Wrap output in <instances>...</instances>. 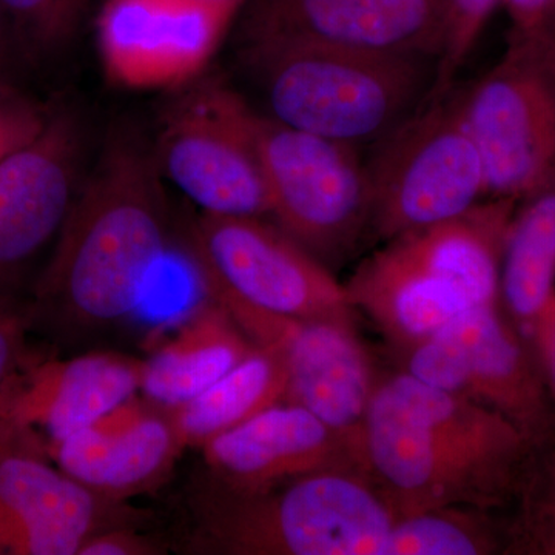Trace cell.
<instances>
[{
    "instance_id": "4316f807",
    "label": "cell",
    "mask_w": 555,
    "mask_h": 555,
    "mask_svg": "<svg viewBox=\"0 0 555 555\" xmlns=\"http://www.w3.org/2000/svg\"><path fill=\"white\" fill-rule=\"evenodd\" d=\"M50 112L0 73V164L38 137Z\"/></svg>"
},
{
    "instance_id": "8992f818",
    "label": "cell",
    "mask_w": 555,
    "mask_h": 555,
    "mask_svg": "<svg viewBox=\"0 0 555 555\" xmlns=\"http://www.w3.org/2000/svg\"><path fill=\"white\" fill-rule=\"evenodd\" d=\"M371 232L390 241L466 214L488 195L483 158L467 129L463 90L425 100L374 144L366 163Z\"/></svg>"
},
{
    "instance_id": "603a6c76",
    "label": "cell",
    "mask_w": 555,
    "mask_h": 555,
    "mask_svg": "<svg viewBox=\"0 0 555 555\" xmlns=\"http://www.w3.org/2000/svg\"><path fill=\"white\" fill-rule=\"evenodd\" d=\"M505 550V524L492 511L452 505L397 516L383 555H491Z\"/></svg>"
},
{
    "instance_id": "e0dca14e",
    "label": "cell",
    "mask_w": 555,
    "mask_h": 555,
    "mask_svg": "<svg viewBox=\"0 0 555 555\" xmlns=\"http://www.w3.org/2000/svg\"><path fill=\"white\" fill-rule=\"evenodd\" d=\"M139 518L46 456L0 448V555H78L91 535Z\"/></svg>"
},
{
    "instance_id": "ba28073f",
    "label": "cell",
    "mask_w": 555,
    "mask_h": 555,
    "mask_svg": "<svg viewBox=\"0 0 555 555\" xmlns=\"http://www.w3.org/2000/svg\"><path fill=\"white\" fill-rule=\"evenodd\" d=\"M170 93L152 141L164 179L203 214L269 219L251 138L255 109L207 73Z\"/></svg>"
},
{
    "instance_id": "8fae6325",
    "label": "cell",
    "mask_w": 555,
    "mask_h": 555,
    "mask_svg": "<svg viewBox=\"0 0 555 555\" xmlns=\"http://www.w3.org/2000/svg\"><path fill=\"white\" fill-rule=\"evenodd\" d=\"M393 353L400 371L505 416L542 451L554 447L555 415L545 378L500 301L467 310Z\"/></svg>"
},
{
    "instance_id": "4dcf8cb0",
    "label": "cell",
    "mask_w": 555,
    "mask_h": 555,
    "mask_svg": "<svg viewBox=\"0 0 555 555\" xmlns=\"http://www.w3.org/2000/svg\"><path fill=\"white\" fill-rule=\"evenodd\" d=\"M505 3L513 31L529 33L553 28L555 0H502Z\"/></svg>"
},
{
    "instance_id": "cb8c5ba5",
    "label": "cell",
    "mask_w": 555,
    "mask_h": 555,
    "mask_svg": "<svg viewBox=\"0 0 555 555\" xmlns=\"http://www.w3.org/2000/svg\"><path fill=\"white\" fill-rule=\"evenodd\" d=\"M514 505L505 553L555 555V444L537 456Z\"/></svg>"
},
{
    "instance_id": "f1b7e54d",
    "label": "cell",
    "mask_w": 555,
    "mask_h": 555,
    "mask_svg": "<svg viewBox=\"0 0 555 555\" xmlns=\"http://www.w3.org/2000/svg\"><path fill=\"white\" fill-rule=\"evenodd\" d=\"M169 545L158 537L142 531L138 524L109 526L91 535L78 555H163Z\"/></svg>"
},
{
    "instance_id": "7a4b0ae2",
    "label": "cell",
    "mask_w": 555,
    "mask_h": 555,
    "mask_svg": "<svg viewBox=\"0 0 555 555\" xmlns=\"http://www.w3.org/2000/svg\"><path fill=\"white\" fill-rule=\"evenodd\" d=\"M193 555H383L398 514L360 467L238 488L203 469L185 489Z\"/></svg>"
},
{
    "instance_id": "7c38bea8",
    "label": "cell",
    "mask_w": 555,
    "mask_h": 555,
    "mask_svg": "<svg viewBox=\"0 0 555 555\" xmlns=\"http://www.w3.org/2000/svg\"><path fill=\"white\" fill-rule=\"evenodd\" d=\"M206 297L228 310L255 346L280 357L287 375V403L308 409L345 437L358 455L382 372L358 335L356 318L297 320L262 312L225 295Z\"/></svg>"
},
{
    "instance_id": "4fadbf2b",
    "label": "cell",
    "mask_w": 555,
    "mask_h": 555,
    "mask_svg": "<svg viewBox=\"0 0 555 555\" xmlns=\"http://www.w3.org/2000/svg\"><path fill=\"white\" fill-rule=\"evenodd\" d=\"M246 0H104L96 49L109 82L173 91L199 76L238 24Z\"/></svg>"
},
{
    "instance_id": "83f0119b",
    "label": "cell",
    "mask_w": 555,
    "mask_h": 555,
    "mask_svg": "<svg viewBox=\"0 0 555 555\" xmlns=\"http://www.w3.org/2000/svg\"><path fill=\"white\" fill-rule=\"evenodd\" d=\"M28 299L0 292V392L27 358Z\"/></svg>"
},
{
    "instance_id": "9a60e30c",
    "label": "cell",
    "mask_w": 555,
    "mask_h": 555,
    "mask_svg": "<svg viewBox=\"0 0 555 555\" xmlns=\"http://www.w3.org/2000/svg\"><path fill=\"white\" fill-rule=\"evenodd\" d=\"M139 357L93 350L35 360L28 353L0 392V448L50 460L51 449L141 390Z\"/></svg>"
},
{
    "instance_id": "d4e9b609",
    "label": "cell",
    "mask_w": 555,
    "mask_h": 555,
    "mask_svg": "<svg viewBox=\"0 0 555 555\" xmlns=\"http://www.w3.org/2000/svg\"><path fill=\"white\" fill-rule=\"evenodd\" d=\"M93 0H0L22 42L39 54L57 53L78 35Z\"/></svg>"
},
{
    "instance_id": "5bb4252c",
    "label": "cell",
    "mask_w": 555,
    "mask_h": 555,
    "mask_svg": "<svg viewBox=\"0 0 555 555\" xmlns=\"http://www.w3.org/2000/svg\"><path fill=\"white\" fill-rule=\"evenodd\" d=\"M86 126L51 105L38 137L0 164V292L28 297L24 280L56 241L86 177Z\"/></svg>"
},
{
    "instance_id": "3957f363",
    "label": "cell",
    "mask_w": 555,
    "mask_h": 555,
    "mask_svg": "<svg viewBox=\"0 0 555 555\" xmlns=\"http://www.w3.org/2000/svg\"><path fill=\"white\" fill-rule=\"evenodd\" d=\"M514 201L480 203L460 217L386 241L345 284L350 306L397 352L467 310L500 301Z\"/></svg>"
},
{
    "instance_id": "836d02e7",
    "label": "cell",
    "mask_w": 555,
    "mask_h": 555,
    "mask_svg": "<svg viewBox=\"0 0 555 555\" xmlns=\"http://www.w3.org/2000/svg\"><path fill=\"white\" fill-rule=\"evenodd\" d=\"M554 169H555V167H554Z\"/></svg>"
},
{
    "instance_id": "2e32d148",
    "label": "cell",
    "mask_w": 555,
    "mask_h": 555,
    "mask_svg": "<svg viewBox=\"0 0 555 555\" xmlns=\"http://www.w3.org/2000/svg\"><path fill=\"white\" fill-rule=\"evenodd\" d=\"M447 16L448 0H246L236 25L241 43H310L438 60Z\"/></svg>"
},
{
    "instance_id": "ac0fdd59",
    "label": "cell",
    "mask_w": 555,
    "mask_h": 555,
    "mask_svg": "<svg viewBox=\"0 0 555 555\" xmlns=\"http://www.w3.org/2000/svg\"><path fill=\"white\" fill-rule=\"evenodd\" d=\"M184 449L170 409L139 392L56 444L50 460L90 491L129 502L158 488Z\"/></svg>"
},
{
    "instance_id": "6da1fadb",
    "label": "cell",
    "mask_w": 555,
    "mask_h": 555,
    "mask_svg": "<svg viewBox=\"0 0 555 555\" xmlns=\"http://www.w3.org/2000/svg\"><path fill=\"white\" fill-rule=\"evenodd\" d=\"M164 181L137 127L108 131L28 294L31 335L75 341L138 312L169 244Z\"/></svg>"
},
{
    "instance_id": "ffe728a7",
    "label": "cell",
    "mask_w": 555,
    "mask_h": 555,
    "mask_svg": "<svg viewBox=\"0 0 555 555\" xmlns=\"http://www.w3.org/2000/svg\"><path fill=\"white\" fill-rule=\"evenodd\" d=\"M254 343L219 302L201 305L156 334L141 358V390L160 406L198 397L255 350Z\"/></svg>"
},
{
    "instance_id": "44dd1931",
    "label": "cell",
    "mask_w": 555,
    "mask_h": 555,
    "mask_svg": "<svg viewBox=\"0 0 555 555\" xmlns=\"http://www.w3.org/2000/svg\"><path fill=\"white\" fill-rule=\"evenodd\" d=\"M528 198L507 230L500 305L529 343L555 298V170Z\"/></svg>"
},
{
    "instance_id": "7402d4cb",
    "label": "cell",
    "mask_w": 555,
    "mask_h": 555,
    "mask_svg": "<svg viewBox=\"0 0 555 555\" xmlns=\"http://www.w3.org/2000/svg\"><path fill=\"white\" fill-rule=\"evenodd\" d=\"M287 375L276 353L262 347L188 403L169 408L185 448H203L259 412L286 401Z\"/></svg>"
},
{
    "instance_id": "d6986e66",
    "label": "cell",
    "mask_w": 555,
    "mask_h": 555,
    "mask_svg": "<svg viewBox=\"0 0 555 555\" xmlns=\"http://www.w3.org/2000/svg\"><path fill=\"white\" fill-rule=\"evenodd\" d=\"M204 469L238 486L262 488L291 478L360 467L356 448L308 409L278 403L201 448Z\"/></svg>"
},
{
    "instance_id": "30bf717a",
    "label": "cell",
    "mask_w": 555,
    "mask_h": 555,
    "mask_svg": "<svg viewBox=\"0 0 555 555\" xmlns=\"http://www.w3.org/2000/svg\"><path fill=\"white\" fill-rule=\"evenodd\" d=\"M184 250L207 295L297 320L357 315L345 284L268 218L201 214Z\"/></svg>"
},
{
    "instance_id": "484cf974",
    "label": "cell",
    "mask_w": 555,
    "mask_h": 555,
    "mask_svg": "<svg viewBox=\"0 0 555 555\" xmlns=\"http://www.w3.org/2000/svg\"><path fill=\"white\" fill-rule=\"evenodd\" d=\"M502 0H448L447 30L436 64L437 89H449Z\"/></svg>"
},
{
    "instance_id": "9c48e42d",
    "label": "cell",
    "mask_w": 555,
    "mask_h": 555,
    "mask_svg": "<svg viewBox=\"0 0 555 555\" xmlns=\"http://www.w3.org/2000/svg\"><path fill=\"white\" fill-rule=\"evenodd\" d=\"M463 112L489 195L517 199L542 188L555 167V30L511 33L499 64L463 90Z\"/></svg>"
},
{
    "instance_id": "d6a6232c",
    "label": "cell",
    "mask_w": 555,
    "mask_h": 555,
    "mask_svg": "<svg viewBox=\"0 0 555 555\" xmlns=\"http://www.w3.org/2000/svg\"><path fill=\"white\" fill-rule=\"evenodd\" d=\"M554 30H555V21H554Z\"/></svg>"
},
{
    "instance_id": "1f68e13d",
    "label": "cell",
    "mask_w": 555,
    "mask_h": 555,
    "mask_svg": "<svg viewBox=\"0 0 555 555\" xmlns=\"http://www.w3.org/2000/svg\"><path fill=\"white\" fill-rule=\"evenodd\" d=\"M9 17H7V14L3 13L2 7H0V73H3L2 62L3 57H5L7 42H9Z\"/></svg>"
},
{
    "instance_id": "277c9868",
    "label": "cell",
    "mask_w": 555,
    "mask_h": 555,
    "mask_svg": "<svg viewBox=\"0 0 555 555\" xmlns=\"http://www.w3.org/2000/svg\"><path fill=\"white\" fill-rule=\"evenodd\" d=\"M268 116L294 129L360 147L377 144L426 100L425 57L310 43H241Z\"/></svg>"
},
{
    "instance_id": "5b68a950",
    "label": "cell",
    "mask_w": 555,
    "mask_h": 555,
    "mask_svg": "<svg viewBox=\"0 0 555 555\" xmlns=\"http://www.w3.org/2000/svg\"><path fill=\"white\" fill-rule=\"evenodd\" d=\"M540 454V452H539ZM539 454L485 447L441 429L375 389L358 459L398 516L440 506L514 505Z\"/></svg>"
},
{
    "instance_id": "52a82bcc",
    "label": "cell",
    "mask_w": 555,
    "mask_h": 555,
    "mask_svg": "<svg viewBox=\"0 0 555 555\" xmlns=\"http://www.w3.org/2000/svg\"><path fill=\"white\" fill-rule=\"evenodd\" d=\"M251 138L270 221L332 270L371 233V182L358 147L258 112Z\"/></svg>"
},
{
    "instance_id": "f546056e",
    "label": "cell",
    "mask_w": 555,
    "mask_h": 555,
    "mask_svg": "<svg viewBox=\"0 0 555 555\" xmlns=\"http://www.w3.org/2000/svg\"><path fill=\"white\" fill-rule=\"evenodd\" d=\"M529 345L545 378L555 415V298L540 318Z\"/></svg>"
}]
</instances>
